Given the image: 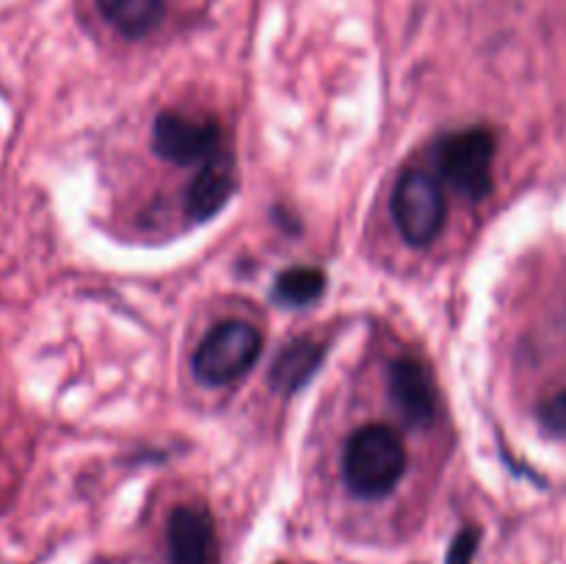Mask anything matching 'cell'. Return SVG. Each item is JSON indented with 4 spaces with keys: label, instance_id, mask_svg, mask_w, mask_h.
Listing matches in <instances>:
<instances>
[{
    "label": "cell",
    "instance_id": "cell-2",
    "mask_svg": "<svg viewBox=\"0 0 566 564\" xmlns=\"http://www.w3.org/2000/svg\"><path fill=\"white\" fill-rule=\"evenodd\" d=\"M263 337L247 321H221L193 352V374L202 385L221 387L241 379L260 357Z\"/></svg>",
    "mask_w": 566,
    "mask_h": 564
},
{
    "label": "cell",
    "instance_id": "cell-7",
    "mask_svg": "<svg viewBox=\"0 0 566 564\" xmlns=\"http://www.w3.org/2000/svg\"><path fill=\"white\" fill-rule=\"evenodd\" d=\"M235 158L227 149H219V153H213L205 160L202 169L197 171V177L188 186L186 213L197 221L210 219V216H216L230 202V197L235 194Z\"/></svg>",
    "mask_w": 566,
    "mask_h": 564
},
{
    "label": "cell",
    "instance_id": "cell-5",
    "mask_svg": "<svg viewBox=\"0 0 566 564\" xmlns=\"http://www.w3.org/2000/svg\"><path fill=\"white\" fill-rule=\"evenodd\" d=\"M153 149L171 164H199L221 149V127L216 119L160 114L153 125Z\"/></svg>",
    "mask_w": 566,
    "mask_h": 564
},
{
    "label": "cell",
    "instance_id": "cell-4",
    "mask_svg": "<svg viewBox=\"0 0 566 564\" xmlns=\"http://www.w3.org/2000/svg\"><path fill=\"white\" fill-rule=\"evenodd\" d=\"M392 219L412 247H429L446 227V194L423 169H407L392 191Z\"/></svg>",
    "mask_w": 566,
    "mask_h": 564
},
{
    "label": "cell",
    "instance_id": "cell-3",
    "mask_svg": "<svg viewBox=\"0 0 566 564\" xmlns=\"http://www.w3.org/2000/svg\"><path fill=\"white\" fill-rule=\"evenodd\" d=\"M497 138L490 127H468V130L451 133L440 142L437 158H440L442 175L462 197L484 199L492 191V160H495Z\"/></svg>",
    "mask_w": 566,
    "mask_h": 564
},
{
    "label": "cell",
    "instance_id": "cell-11",
    "mask_svg": "<svg viewBox=\"0 0 566 564\" xmlns=\"http://www.w3.org/2000/svg\"><path fill=\"white\" fill-rule=\"evenodd\" d=\"M324 288V271L298 265V269H287L276 276L274 299H280L282 304H291V307H304V304H313L315 299H321Z\"/></svg>",
    "mask_w": 566,
    "mask_h": 564
},
{
    "label": "cell",
    "instance_id": "cell-1",
    "mask_svg": "<svg viewBox=\"0 0 566 564\" xmlns=\"http://www.w3.org/2000/svg\"><path fill=\"white\" fill-rule=\"evenodd\" d=\"M407 470V448L385 424L354 431L343 448V476L359 498H381L392 492Z\"/></svg>",
    "mask_w": 566,
    "mask_h": 564
},
{
    "label": "cell",
    "instance_id": "cell-13",
    "mask_svg": "<svg viewBox=\"0 0 566 564\" xmlns=\"http://www.w3.org/2000/svg\"><path fill=\"white\" fill-rule=\"evenodd\" d=\"M481 529L479 525H464L457 536H453L451 547H448L446 564H473L475 551H479Z\"/></svg>",
    "mask_w": 566,
    "mask_h": 564
},
{
    "label": "cell",
    "instance_id": "cell-9",
    "mask_svg": "<svg viewBox=\"0 0 566 564\" xmlns=\"http://www.w3.org/2000/svg\"><path fill=\"white\" fill-rule=\"evenodd\" d=\"M326 346L318 341H310V337H302V341L287 343L280 352V357L271 365V387L276 393H291L302 390L313 374L318 370V365L324 363Z\"/></svg>",
    "mask_w": 566,
    "mask_h": 564
},
{
    "label": "cell",
    "instance_id": "cell-12",
    "mask_svg": "<svg viewBox=\"0 0 566 564\" xmlns=\"http://www.w3.org/2000/svg\"><path fill=\"white\" fill-rule=\"evenodd\" d=\"M536 415H539L542 429L556 437H566V390H558L551 398H545Z\"/></svg>",
    "mask_w": 566,
    "mask_h": 564
},
{
    "label": "cell",
    "instance_id": "cell-10",
    "mask_svg": "<svg viewBox=\"0 0 566 564\" xmlns=\"http://www.w3.org/2000/svg\"><path fill=\"white\" fill-rule=\"evenodd\" d=\"M97 9L127 39L153 33L166 14L164 0H97Z\"/></svg>",
    "mask_w": 566,
    "mask_h": 564
},
{
    "label": "cell",
    "instance_id": "cell-8",
    "mask_svg": "<svg viewBox=\"0 0 566 564\" xmlns=\"http://www.w3.org/2000/svg\"><path fill=\"white\" fill-rule=\"evenodd\" d=\"M390 396L412 426H429L437 415V387L429 368L412 357L390 365Z\"/></svg>",
    "mask_w": 566,
    "mask_h": 564
},
{
    "label": "cell",
    "instance_id": "cell-6",
    "mask_svg": "<svg viewBox=\"0 0 566 564\" xmlns=\"http://www.w3.org/2000/svg\"><path fill=\"white\" fill-rule=\"evenodd\" d=\"M166 553L169 564H216L219 547H216L213 518L208 509L182 503L169 514L166 523Z\"/></svg>",
    "mask_w": 566,
    "mask_h": 564
}]
</instances>
